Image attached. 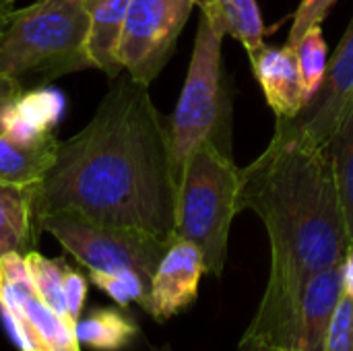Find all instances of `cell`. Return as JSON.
<instances>
[{
  "label": "cell",
  "instance_id": "10",
  "mask_svg": "<svg viewBox=\"0 0 353 351\" xmlns=\"http://www.w3.org/2000/svg\"><path fill=\"white\" fill-rule=\"evenodd\" d=\"M252 72L277 118H296L308 103L296 54L290 46H263L250 56Z\"/></svg>",
  "mask_w": 353,
  "mask_h": 351
},
{
  "label": "cell",
  "instance_id": "28",
  "mask_svg": "<svg viewBox=\"0 0 353 351\" xmlns=\"http://www.w3.org/2000/svg\"><path fill=\"white\" fill-rule=\"evenodd\" d=\"M343 269H345V288L353 290V248L350 250L347 259H345V265H343Z\"/></svg>",
  "mask_w": 353,
  "mask_h": 351
},
{
  "label": "cell",
  "instance_id": "7",
  "mask_svg": "<svg viewBox=\"0 0 353 351\" xmlns=\"http://www.w3.org/2000/svg\"><path fill=\"white\" fill-rule=\"evenodd\" d=\"M194 0H130L118 58L134 81L151 85L174 54Z\"/></svg>",
  "mask_w": 353,
  "mask_h": 351
},
{
  "label": "cell",
  "instance_id": "1",
  "mask_svg": "<svg viewBox=\"0 0 353 351\" xmlns=\"http://www.w3.org/2000/svg\"><path fill=\"white\" fill-rule=\"evenodd\" d=\"M31 197L37 232L46 215L74 213L174 240L178 182L170 124L149 87L128 72L116 77L91 120L60 141L52 170Z\"/></svg>",
  "mask_w": 353,
  "mask_h": 351
},
{
  "label": "cell",
  "instance_id": "21",
  "mask_svg": "<svg viewBox=\"0 0 353 351\" xmlns=\"http://www.w3.org/2000/svg\"><path fill=\"white\" fill-rule=\"evenodd\" d=\"M294 54H296V62H298V70L302 77V85L306 91L308 101L314 97V93L321 89L325 74H327V43L323 37V25H314L310 27L302 39L292 46Z\"/></svg>",
  "mask_w": 353,
  "mask_h": 351
},
{
  "label": "cell",
  "instance_id": "3",
  "mask_svg": "<svg viewBox=\"0 0 353 351\" xmlns=\"http://www.w3.org/2000/svg\"><path fill=\"white\" fill-rule=\"evenodd\" d=\"M91 0H37L12 8L0 35V72L37 89L93 68L87 56Z\"/></svg>",
  "mask_w": 353,
  "mask_h": 351
},
{
  "label": "cell",
  "instance_id": "8",
  "mask_svg": "<svg viewBox=\"0 0 353 351\" xmlns=\"http://www.w3.org/2000/svg\"><path fill=\"white\" fill-rule=\"evenodd\" d=\"M353 99V17L341 37L333 60L327 66L325 81L314 97L296 118H288L294 128L302 130L314 143L329 147L345 108Z\"/></svg>",
  "mask_w": 353,
  "mask_h": 351
},
{
  "label": "cell",
  "instance_id": "13",
  "mask_svg": "<svg viewBox=\"0 0 353 351\" xmlns=\"http://www.w3.org/2000/svg\"><path fill=\"white\" fill-rule=\"evenodd\" d=\"M128 4L130 0H91L89 8L87 56L91 66L112 81L124 70L118 58V48L124 33Z\"/></svg>",
  "mask_w": 353,
  "mask_h": 351
},
{
  "label": "cell",
  "instance_id": "15",
  "mask_svg": "<svg viewBox=\"0 0 353 351\" xmlns=\"http://www.w3.org/2000/svg\"><path fill=\"white\" fill-rule=\"evenodd\" d=\"M205 17L223 37L238 39L248 58L265 46V23L256 0H194Z\"/></svg>",
  "mask_w": 353,
  "mask_h": 351
},
{
  "label": "cell",
  "instance_id": "17",
  "mask_svg": "<svg viewBox=\"0 0 353 351\" xmlns=\"http://www.w3.org/2000/svg\"><path fill=\"white\" fill-rule=\"evenodd\" d=\"M81 348L95 351H120L132 343L139 329L116 308H93L74 323Z\"/></svg>",
  "mask_w": 353,
  "mask_h": 351
},
{
  "label": "cell",
  "instance_id": "22",
  "mask_svg": "<svg viewBox=\"0 0 353 351\" xmlns=\"http://www.w3.org/2000/svg\"><path fill=\"white\" fill-rule=\"evenodd\" d=\"M89 281L97 290L108 294L122 308H126L132 302L141 304L143 310L147 306L151 285L139 273H134V271H112V273L91 271L89 273Z\"/></svg>",
  "mask_w": 353,
  "mask_h": 351
},
{
  "label": "cell",
  "instance_id": "2",
  "mask_svg": "<svg viewBox=\"0 0 353 351\" xmlns=\"http://www.w3.org/2000/svg\"><path fill=\"white\" fill-rule=\"evenodd\" d=\"M244 209L261 217L271 242L269 283L244 335L294 351L308 281L352 250L329 149L277 118L269 147L240 170Z\"/></svg>",
  "mask_w": 353,
  "mask_h": 351
},
{
  "label": "cell",
  "instance_id": "4",
  "mask_svg": "<svg viewBox=\"0 0 353 351\" xmlns=\"http://www.w3.org/2000/svg\"><path fill=\"white\" fill-rule=\"evenodd\" d=\"M240 168L232 153L207 141L186 161L176 199V238L192 242L209 275L221 277L230 228L238 213Z\"/></svg>",
  "mask_w": 353,
  "mask_h": 351
},
{
  "label": "cell",
  "instance_id": "26",
  "mask_svg": "<svg viewBox=\"0 0 353 351\" xmlns=\"http://www.w3.org/2000/svg\"><path fill=\"white\" fill-rule=\"evenodd\" d=\"M23 91L25 89L21 87L19 81L0 72V134H4V116H6L8 108L21 97Z\"/></svg>",
  "mask_w": 353,
  "mask_h": 351
},
{
  "label": "cell",
  "instance_id": "30",
  "mask_svg": "<svg viewBox=\"0 0 353 351\" xmlns=\"http://www.w3.org/2000/svg\"><path fill=\"white\" fill-rule=\"evenodd\" d=\"M14 0H0V6H12Z\"/></svg>",
  "mask_w": 353,
  "mask_h": 351
},
{
  "label": "cell",
  "instance_id": "11",
  "mask_svg": "<svg viewBox=\"0 0 353 351\" xmlns=\"http://www.w3.org/2000/svg\"><path fill=\"white\" fill-rule=\"evenodd\" d=\"M345 263L316 273L302 298L300 327L294 351H325L333 314L345 290Z\"/></svg>",
  "mask_w": 353,
  "mask_h": 351
},
{
  "label": "cell",
  "instance_id": "31",
  "mask_svg": "<svg viewBox=\"0 0 353 351\" xmlns=\"http://www.w3.org/2000/svg\"><path fill=\"white\" fill-rule=\"evenodd\" d=\"M37 351H41V350H37Z\"/></svg>",
  "mask_w": 353,
  "mask_h": 351
},
{
  "label": "cell",
  "instance_id": "12",
  "mask_svg": "<svg viewBox=\"0 0 353 351\" xmlns=\"http://www.w3.org/2000/svg\"><path fill=\"white\" fill-rule=\"evenodd\" d=\"M60 141L54 132L33 141L19 143L8 134H0V184L17 188L39 186L58 157Z\"/></svg>",
  "mask_w": 353,
  "mask_h": 351
},
{
  "label": "cell",
  "instance_id": "16",
  "mask_svg": "<svg viewBox=\"0 0 353 351\" xmlns=\"http://www.w3.org/2000/svg\"><path fill=\"white\" fill-rule=\"evenodd\" d=\"M37 236L31 188L0 184V257L8 252L27 254Z\"/></svg>",
  "mask_w": 353,
  "mask_h": 351
},
{
  "label": "cell",
  "instance_id": "14",
  "mask_svg": "<svg viewBox=\"0 0 353 351\" xmlns=\"http://www.w3.org/2000/svg\"><path fill=\"white\" fill-rule=\"evenodd\" d=\"M64 97L48 87L27 89L4 116V134L19 143H33L58 124L64 112Z\"/></svg>",
  "mask_w": 353,
  "mask_h": 351
},
{
  "label": "cell",
  "instance_id": "18",
  "mask_svg": "<svg viewBox=\"0 0 353 351\" xmlns=\"http://www.w3.org/2000/svg\"><path fill=\"white\" fill-rule=\"evenodd\" d=\"M12 312L23 314L37 350L81 351V343L74 333V323H70L68 319L48 308L35 292L23 300L19 310H12Z\"/></svg>",
  "mask_w": 353,
  "mask_h": 351
},
{
  "label": "cell",
  "instance_id": "5",
  "mask_svg": "<svg viewBox=\"0 0 353 351\" xmlns=\"http://www.w3.org/2000/svg\"><path fill=\"white\" fill-rule=\"evenodd\" d=\"M221 41L223 35L201 17L188 74L170 122L172 166L178 186L186 161L196 147L213 141L230 151V101L223 89Z\"/></svg>",
  "mask_w": 353,
  "mask_h": 351
},
{
  "label": "cell",
  "instance_id": "24",
  "mask_svg": "<svg viewBox=\"0 0 353 351\" xmlns=\"http://www.w3.org/2000/svg\"><path fill=\"white\" fill-rule=\"evenodd\" d=\"M335 2L337 0H302L296 14H294V23L290 27V35H288L285 46H290V48L296 46L310 27L323 25V21L327 19V14Z\"/></svg>",
  "mask_w": 353,
  "mask_h": 351
},
{
  "label": "cell",
  "instance_id": "19",
  "mask_svg": "<svg viewBox=\"0 0 353 351\" xmlns=\"http://www.w3.org/2000/svg\"><path fill=\"white\" fill-rule=\"evenodd\" d=\"M327 149L331 155L333 174H335L341 209L345 217V228L353 248V99L345 108L343 118Z\"/></svg>",
  "mask_w": 353,
  "mask_h": 351
},
{
  "label": "cell",
  "instance_id": "20",
  "mask_svg": "<svg viewBox=\"0 0 353 351\" xmlns=\"http://www.w3.org/2000/svg\"><path fill=\"white\" fill-rule=\"evenodd\" d=\"M27 269L35 288V294L39 300L52 308L56 314L68 319L66 302H64V267L66 263L62 259H46L35 248L25 254ZM70 321V319H68ZM72 323V321H70Z\"/></svg>",
  "mask_w": 353,
  "mask_h": 351
},
{
  "label": "cell",
  "instance_id": "9",
  "mask_svg": "<svg viewBox=\"0 0 353 351\" xmlns=\"http://www.w3.org/2000/svg\"><path fill=\"white\" fill-rule=\"evenodd\" d=\"M207 273L201 250L182 238H174L151 279L145 312L163 323L188 308L199 294L201 277Z\"/></svg>",
  "mask_w": 353,
  "mask_h": 351
},
{
  "label": "cell",
  "instance_id": "25",
  "mask_svg": "<svg viewBox=\"0 0 353 351\" xmlns=\"http://www.w3.org/2000/svg\"><path fill=\"white\" fill-rule=\"evenodd\" d=\"M87 300V279L72 267H64V302L68 310V319L77 323L83 317Z\"/></svg>",
  "mask_w": 353,
  "mask_h": 351
},
{
  "label": "cell",
  "instance_id": "29",
  "mask_svg": "<svg viewBox=\"0 0 353 351\" xmlns=\"http://www.w3.org/2000/svg\"><path fill=\"white\" fill-rule=\"evenodd\" d=\"M10 14H12V6H0V35L6 29V25L10 21Z\"/></svg>",
  "mask_w": 353,
  "mask_h": 351
},
{
  "label": "cell",
  "instance_id": "27",
  "mask_svg": "<svg viewBox=\"0 0 353 351\" xmlns=\"http://www.w3.org/2000/svg\"><path fill=\"white\" fill-rule=\"evenodd\" d=\"M238 351H285L281 350V348H277V345H271V343H267V341H261V339H254V337H242V341H240V348Z\"/></svg>",
  "mask_w": 353,
  "mask_h": 351
},
{
  "label": "cell",
  "instance_id": "23",
  "mask_svg": "<svg viewBox=\"0 0 353 351\" xmlns=\"http://www.w3.org/2000/svg\"><path fill=\"white\" fill-rule=\"evenodd\" d=\"M325 351H353V290L345 288L333 314Z\"/></svg>",
  "mask_w": 353,
  "mask_h": 351
},
{
  "label": "cell",
  "instance_id": "6",
  "mask_svg": "<svg viewBox=\"0 0 353 351\" xmlns=\"http://www.w3.org/2000/svg\"><path fill=\"white\" fill-rule=\"evenodd\" d=\"M39 232H48L79 265L91 271H134L149 285L170 242L153 234L93 223L74 213H52L39 221Z\"/></svg>",
  "mask_w": 353,
  "mask_h": 351
}]
</instances>
